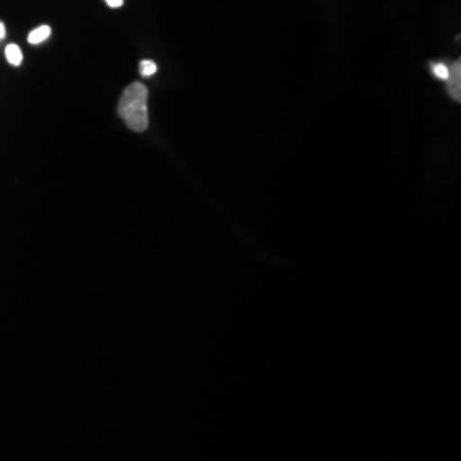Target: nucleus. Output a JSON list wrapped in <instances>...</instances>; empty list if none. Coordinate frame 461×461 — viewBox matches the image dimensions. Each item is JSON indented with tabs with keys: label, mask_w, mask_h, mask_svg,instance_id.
<instances>
[{
	"label": "nucleus",
	"mask_w": 461,
	"mask_h": 461,
	"mask_svg": "<svg viewBox=\"0 0 461 461\" xmlns=\"http://www.w3.org/2000/svg\"><path fill=\"white\" fill-rule=\"evenodd\" d=\"M149 89L142 83L127 86L118 101V116L132 132L142 133L149 129Z\"/></svg>",
	"instance_id": "1"
},
{
	"label": "nucleus",
	"mask_w": 461,
	"mask_h": 461,
	"mask_svg": "<svg viewBox=\"0 0 461 461\" xmlns=\"http://www.w3.org/2000/svg\"><path fill=\"white\" fill-rule=\"evenodd\" d=\"M449 68V76H447V79H446V83H447V93H449V96L455 99L456 103H460L461 101V62L460 60H456V62H453L451 66H447Z\"/></svg>",
	"instance_id": "2"
},
{
	"label": "nucleus",
	"mask_w": 461,
	"mask_h": 461,
	"mask_svg": "<svg viewBox=\"0 0 461 461\" xmlns=\"http://www.w3.org/2000/svg\"><path fill=\"white\" fill-rule=\"evenodd\" d=\"M50 34H51V28L50 26H40V28H36L32 33L28 34V41L32 45H40V43L49 40Z\"/></svg>",
	"instance_id": "3"
},
{
	"label": "nucleus",
	"mask_w": 461,
	"mask_h": 461,
	"mask_svg": "<svg viewBox=\"0 0 461 461\" xmlns=\"http://www.w3.org/2000/svg\"><path fill=\"white\" fill-rule=\"evenodd\" d=\"M5 57H7V62L11 66L19 67L23 64V51L14 43L5 47Z\"/></svg>",
	"instance_id": "4"
},
{
	"label": "nucleus",
	"mask_w": 461,
	"mask_h": 461,
	"mask_svg": "<svg viewBox=\"0 0 461 461\" xmlns=\"http://www.w3.org/2000/svg\"><path fill=\"white\" fill-rule=\"evenodd\" d=\"M432 68V74H434V77H438L439 81H446L447 79V76H449V68L443 62H436V64H432L430 66Z\"/></svg>",
	"instance_id": "5"
},
{
	"label": "nucleus",
	"mask_w": 461,
	"mask_h": 461,
	"mask_svg": "<svg viewBox=\"0 0 461 461\" xmlns=\"http://www.w3.org/2000/svg\"><path fill=\"white\" fill-rule=\"evenodd\" d=\"M139 70H140L142 77H150L158 72V66L152 60H142L140 66H139Z\"/></svg>",
	"instance_id": "6"
},
{
	"label": "nucleus",
	"mask_w": 461,
	"mask_h": 461,
	"mask_svg": "<svg viewBox=\"0 0 461 461\" xmlns=\"http://www.w3.org/2000/svg\"><path fill=\"white\" fill-rule=\"evenodd\" d=\"M112 9H118L123 5V0H104Z\"/></svg>",
	"instance_id": "7"
},
{
	"label": "nucleus",
	"mask_w": 461,
	"mask_h": 461,
	"mask_svg": "<svg viewBox=\"0 0 461 461\" xmlns=\"http://www.w3.org/2000/svg\"><path fill=\"white\" fill-rule=\"evenodd\" d=\"M5 38V26H4V23L0 21V41Z\"/></svg>",
	"instance_id": "8"
}]
</instances>
